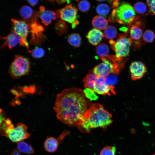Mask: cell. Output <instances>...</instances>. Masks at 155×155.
Returning <instances> with one entry per match:
<instances>
[{"instance_id":"cell-7","label":"cell","mask_w":155,"mask_h":155,"mask_svg":"<svg viewBox=\"0 0 155 155\" xmlns=\"http://www.w3.org/2000/svg\"><path fill=\"white\" fill-rule=\"evenodd\" d=\"M27 129V127L24 124L18 123L15 127L11 124L6 127L1 135L7 137L12 142H18L30 137Z\"/></svg>"},{"instance_id":"cell-36","label":"cell","mask_w":155,"mask_h":155,"mask_svg":"<svg viewBox=\"0 0 155 155\" xmlns=\"http://www.w3.org/2000/svg\"><path fill=\"white\" fill-rule=\"evenodd\" d=\"M77 1H78L79 0H76Z\"/></svg>"},{"instance_id":"cell-13","label":"cell","mask_w":155,"mask_h":155,"mask_svg":"<svg viewBox=\"0 0 155 155\" xmlns=\"http://www.w3.org/2000/svg\"><path fill=\"white\" fill-rule=\"evenodd\" d=\"M131 78L133 80L141 79L146 71L145 64L141 62L135 61L131 63L129 66Z\"/></svg>"},{"instance_id":"cell-4","label":"cell","mask_w":155,"mask_h":155,"mask_svg":"<svg viewBox=\"0 0 155 155\" xmlns=\"http://www.w3.org/2000/svg\"><path fill=\"white\" fill-rule=\"evenodd\" d=\"M146 23L144 18L137 16L133 21L128 26L127 33L132 42L133 50L136 51L144 46L145 42L143 39L145 24Z\"/></svg>"},{"instance_id":"cell-2","label":"cell","mask_w":155,"mask_h":155,"mask_svg":"<svg viewBox=\"0 0 155 155\" xmlns=\"http://www.w3.org/2000/svg\"><path fill=\"white\" fill-rule=\"evenodd\" d=\"M112 115L105 110L100 104L91 105L85 113L82 120L78 126L83 132H89L92 129L106 128L112 122Z\"/></svg>"},{"instance_id":"cell-23","label":"cell","mask_w":155,"mask_h":155,"mask_svg":"<svg viewBox=\"0 0 155 155\" xmlns=\"http://www.w3.org/2000/svg\"><path fill=\"white\" fill-rule=\"evenodd\" d=\"M81 40L80 35L77 33L71 34L68 38V41L69 44L76 47L80 46Z\"/></svg>"},{"instance_id":"cell-25","label":"cell","mask_w":155,"mask_h":155,"mask_svg":"<svg viewBox=\"0 0 155 155\" xmlns=\"http://www.w3.org/2000/svg\"><path fill=\"white\" fill-rule=\"evenodd\" d=\"M110 8L109 6L106 4L102 3L99 4L97 7L96 11L99 15L101 16H106L109 13Z\"/></svg>"},{"instance_id":"cell-10","label":"cell","mask_w":155,"mask_h":155,"mask_svg":"<svg viewBox=\"0 0 155 155\" xmlns=\"http://www.w3.org/2000/svg\"><path fill=\"white\" fill-rule=\"evenodd\" d=\"M114 88V86H109L105 83L104 77L98 75L93 84V90L102 95L115 94Z\"/></svg>"},{"instance_id":"cell-29","label":"cell","mask_w":155,"mask_h":155,"mask_svg":"<svg viewBox=\"0 0 155 155\" xmlns=\"http://www.w3.org/2000/svg\"><path fill=\"white\" fill-rule=\"evenodd\" d=\"M32 56L35 58H40L44 55V51L41 47H36L31 52Z\"/></svg>"},{"instance_id":"cell-3","label":"cell","mask_w":155,"mask_h":155,"mask_svg":"<svg viewBox=\"0 0 155 155\" xmlns=\"http://www.w3.org/2000/svg\"><path fill=\"white\" fill-rule=\"evenodd\" d=\"M135 15L131 5L129 3L124 2L113 10L108 21L128 26L134 20Z\"/></svg>"},{"instance_id":"cell-31","label":"cell","mask_w":155,"mask_h":155,"mask_svg":"<svg viewBox=\"0 0 155 155\" xmlns=\"http://www.w3.org/2000/svg\"><path fill=\"white\" fill-rule=\"evenodd\" d=\"M149 7L148 14L155 16V0H146Z\"/></svg>"},{"instance_id":"cell-1","label":"cell","mask_w":155,"mask_h":155,"mask_svg":"<svg viewBox=\"0 0 155 155\" xmlns=\"http://www.w3.org/2000/svg\"><path fill=\"white\" fill-rule=\"evenodd\" d=\"M91 105L84 91L72 87L57 95L54 109L60 121L70 126H78Z\"/></svg>"},{"instance_id":"cell-27","label":"cell","mask_w":155,"mask_h":155,"mask_svg":"<svg viewBox=\"0 0 155 155\" xmlns=\"http://www.w3.org/2000/svg\"><path fill=\"white\" fill-rule=\"evenodd\" d=\"M155 38V34L153 31L147 30L144 32L143 39L145 42L151 43L153 42Z\"/></svg>"},{"instance_id":"cell-26","label":"cell","mask_w":155,"mask_h":155,"mask_svg":"<svg viewBox=\"0 0 155 155\" xmlns=\"http://www.w3.org/2000/svg\"><path fill=\"white\" fill-rule=\"evenodd\" d=\"M116 75L114 74H111L104 77L105 83L109 86H114L118 82V78Z\"/></svg>"},{"instance_id":"cell-12","label":"cell","mask_w":155,"mask_h":155,"mask_svg":"<svg viewBox=\"0 0 155 155\" xmlns=\"http://www.w3.org/2000/svg\"><path fill=\"white\" fill-rule=\"evenodd\" d=\"M12 23V30L20 36L27 43V37L29 27L28 24L24 20H18L11 19Z\"/></svg>"},{"instance_id":"cell-16","label":"cell","mask_w":155,"mask_h":155,"mask_svg":"<svg viewBox=\"0 0 155 155\" xmlns=\"http://www.w3.org/2000/svg\"><path fill=\"white\" fill-rule=\"evenodd\" d=\"M104 36V34L102 32L94 28L89 32L86 35V37L91 44L96 46L102 40Z\"/></svg>"},{"instance_id":"cell-22","label":"cell","mask_w":155,"mask_h":155,"mask_svg":"<svg viewBox=\"0 0 155 155\" xmlns=\"http://www.w3.org/2000/svg\"><path fill=\"white\" fill-rule=\"evenodd\" d=\"M109 51L108 46L104 43L99 44L97 46L96 49V52L97 54L100 58L107 56Z\"/></svg>"},{"instance_id":"cell-9","label":"cell","mask_w":155,"mask_h":155,"mask_svg":"<svg viewBox=\"0 0 155 155\" xmlns=\"http://www.w3.org/2000/svg\"><path fill=\"white\" fill-rule=\"evenodd\" d=\"M78 9L72 4H69L65 7L57 11V17L61 20L72 24V27L74 28L78 24L77 20Z\"/></svg>"},{"instance_id":"cell-17","label":"cell","mask_w":155,"mask_h":155,"mask_svg":"<svg viewBox=\"0 0 155 155\" xmlns=\"http://www.w3.org/2000/svg\"><path fill=\"white\" fill-rule=\"evenodd\" d=\"M108 21L104 17L97 16L94 17L92 21L93 27L99 30L105 29L107 27Z\"/></svg>"},{"instance_id":"cell-35","label":"cell","mask_w":155,"mask_h":155,"mask_svg":"<svg viewBox=\"0 0 155 155\" xmlns=\"http://www.w3.org/2000/svg\"><path fill=\"white\" fill-rule=\"evenodd\" d=\"M10 155H13V154H11Z\"/></svg>"},{"instance_id":"cell-15","label":"cell","mask_w":155,"mask_h":155,"mask_svg":"<svg viewBox=\"0 0 155 155\" xmlns=\"http://www.w3.org/2000/svg\"><path fill=\"white\" fill-rule=\"evenodd\" d=\"M21 17L28 25L37 21L36 12H35L29 6H22L20 10Z\"/></svg>"},{"instance_id":"cell-20","label":"cell","mask_w":155,"mask_h":155,"mask_svg":"<svg viewBox=\"0 0 155 155\" xmlns=\"http://www.w3.org/2000/svg\"><path fill=\"white\" fill-rule=\"evenodd\" d=\"M97 76L93 72L87 74L83 80L84 87L93 90V83Z\"/></svg>"},{"instance_id":"cell-21","label":"cell","mask_w":155,"mask_h":155,"mask_svg":"<svg viewBox=\"0 0 155 155\" xmlns=\"http://www.w3.org/2000/svg\"><path fill=\"white\" fill-rule=\"evenodd\" d=\"M117 34V31L116 28L113 26L109 25L105 28L103 34L105 38L111 40L115 38Z\"/></svg>"},{"instance_id":"cell-8","label":"cell","mask_w":155,"mask_h":155,"mask_svg":"<svg viewBox=\"0 0 155 155\" xmlns=\"http://www.w3.org/2000/svg\"><path fill=\"white\" fill-rule=\"evenodd\" d=\"M30 63L28 59L20 55H16L9 68V73L14 78L20 77L29 71Z\"/></svg>"},{"instance_id":"cell-18","label":"cell","mask_w":155,"mask_h":155,"mask_svg":"<svg viewBox=\"0 0 155 155\" xmlns=\"http://www.w3.org/2000/svg\"><path fill=\"white\" fill-rule=\"evenodd\" d=\"M59 144L58 140L50 137H48L44 143V148L45 150L49 152H53L57 149Z\"/></svg>"},{"instance_id":"cell-19","label":"cell","mask_w":155,"mask_h":155,"mask_svg":"<svg viewBox=\"0 0 155 155\" xmlns=\"http://www.w3.org/2000/svg\"><path fill=\"white\" fill-rule=\"evenodd\" d=\"M17 149L20 152L26 154H30L34 153V150L30 145L21 141L17 142Z\"/></svg>"},{"instance_id":"cell-24","label":"cell","mask_w":155,"mask_h":155,"mask_svg":"<svg viewBox=\"0 0 155 155\" xmlns=\"http://www.w3.org/2000/svg\"><path fill=\"white\" fill-rule=\"evenodd\" d=\"M134 9L136 13L140 15H145L147 8L146 4L143 2L139 1L136 3L133 6Z\"/></svg>"},{"instance_id":"cell-14","label":"cell","mask_w":155,"mask_h":155,"mask_svg":"<svg viewBox=\"0 0 155 155\" xmlns=\"http://www.w3.org/2000/svg\"><path fill=\"white\" fill-rule=\"evenodd\" d=\"M36 15L39 18L41 22L45 26H48L53 20L56 18V13L54 11L45 10L44 7L41 6L39 11L36 12Z\"/></svg>"},{"instance_id":"cell-28","label":"cell","mask_w":155,"mask_h":155,"mask_svg":"<svg viewBox=\"0 0 155 155\" xmlns=\"http://www.w3.org/2000/svg\"><path fill=\"white\" fill-rule=\"evenodd\" d=\"M116 148L114 146H106L101 150L100 155H115Z\"/></svg>"},{"instance_id":"cell-32","label":"cell","mask_w":155,"mask_h":155,"mask_svg":"<svg viewBox=\"0 0 155 155\" xmlns=\"http://www.w3.org/2000/svg\"><path fill=\"white\" fill-rule=\"evenodd\" d=\"M27 1L31 5L34 6L37 4L38 0H27Z\"/></svg>"},{"instance_id":"cell-11","label":"cell","mask_w":155,"mask_h":155,"mask_svg":"<svg viewBox=\"0 0 155 155\" xmlns=\"http://www.w3.org/2000/svg\"><path fill=\"white\" fill-rule=\"evenodd\" d=\"M1 38L5 41L3 45L7 46L9 49L15 47L18 44L29 49L28 43H26L20 36L12 30L7 36H2Z\"/></svg>"},{"instance_id":"cell-34","label":"cell","mask_w":155,"mask_h":155,"mask_svg":"<svg viewBox=\"0 0 155 155\" xmlns=\"http://www.w3.org/2000/svg\"><path fill=\"white\" fill-rule=\"evenodd\" d=\"M96 1H105V0H96Z\"/></svg>"},{"instance_id":"cell-5","label":"cell","mask_w":155,"mask_h":155,"mask_svg":"<svg viewBox=\"0 0 155 155\" xmlns=\"http://www.w3.org/2000/svg\"><path fill=\"white\" fill-rule=\"evenodd\" d=\"M111 48L115 52L117 57L125 64L129 55L130 47L132 42L129 35L126 34H120L117 41L113 40L109 41Z\"/></svg>"},{"instance_id":"cell-33","label":"cell","mask_w":155,"mask_h":155,"mask_svg":"<svg viewBox=\"0 0 155 155\" xmlns=\"http://www.w3.org/2000/svg\"><path fill=\"white\" fill-rule=\"evenodd\" d=\"M59 1L58 2H59L60 3H62L67 2L68 3H69L70 2V1L71 0H59Z\"/></svg>"},{"instance_id":"cell-30","label":"cell","mask_w":155,"mask_h":155,"mask_svg":"<svg viewBox=\"0 0 155 155\" xmlns=\"http://www.w3.org/2000/svg\"><path fill=\"white\" fill-rule=\"evenodd\" d=\"M90 3L86 0H82L78 3V7L79 10L81 11L84 12L88 11L90 7Z\"/></svg>"},{"instance_id":"cell-6","label":"cell","mask_w":155,"mask_h":155,"mask_svg":"<svg viewBox=\"0 0 155 155\" xmlns=\"http://www.w3.org/2000/svg\"><path fill=\"white\" fill-rule=\"evenodd\" d=\"M100 59L103 62L94 67V73L104 78L111 74H119L121 68L115 55H108Z\"/></svg>"},{"instance_id":"cell-37","label":"cell","mask_w":155,"mask_h":155,"mask_svg":"<svg viewBox=\"0 0 155 155\" xmlns=\"http://www.w3.org/2000/svg\"><path fill=\"white\" fill-rule=\"evenodd\" d=\"M153 155H155V154H153Z\"/></svg>"}]
</instances>
